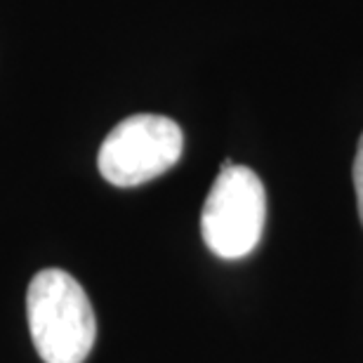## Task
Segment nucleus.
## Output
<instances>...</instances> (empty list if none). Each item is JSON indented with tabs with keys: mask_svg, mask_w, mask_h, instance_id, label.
I'll return each instance as SVG.
<instances>
[{
	"mask_svg": "<svg viewBox=\"0 0 363 363\" xmlns=\"http://www.w3.org/2000/svg\"><path fill=\"white\" fill-rule=\"evenodd\" d=\"M354 189H357V203H359V220L363 224V135L357 147V158H354Z\"/></svg>",
	"mask_w": 363,
	"mask_h": 363,
	"instance_id": "obj_4",
	"label": "nucleus"
},
{
	"mask_svg": "<svg viewBox=\"0 0 363 363\" xmlns=\"http://www.w3.org/2000/svg\"><path fill=\"white\" fill-rule=\"evenodd\" d=\"M26 318L33 347L45 363H83L97 340L88 293L64 269H43L28 283Z\"/></svg>",
	"mask_w": 363,
	"mask_h": 363,
	"instance_id": "obj_1",
	"label": "nucleus"
},
{
	"mask_svg": "<svg viewBox=\"0 0 363 363\" xmlns=\"http://www.w3.org/2000/svg\"><path fill=\"white\" fill-rule=\"evenodd\" d=\"M182 128L168 116L135 113L121 121L101 142L97 168L108 184L128 189L161 177L179 161Z\"/></svg>",
	"mask_w": 363,
	"mask_h": 363,
	"instance_id": "obj_3",
	"label": "nucleus"
},
{
	"mask_svg": "<svg viewBox=\"0 0 363 363\" xmlns=\"http://www.w3.org/2000/svg\"><path fill=\"white\" fill-rule=\"evenodd\" d=\"M267 222L264 184L245 165L222 168L203 203L201 234L210 252L241 259L257 248Z\"/></svg>",
	"mask_w": 363,
	"mask_h": 363,
	"instance_id": "obj_2",
	"label": "nucleus"
}]
</instances>
